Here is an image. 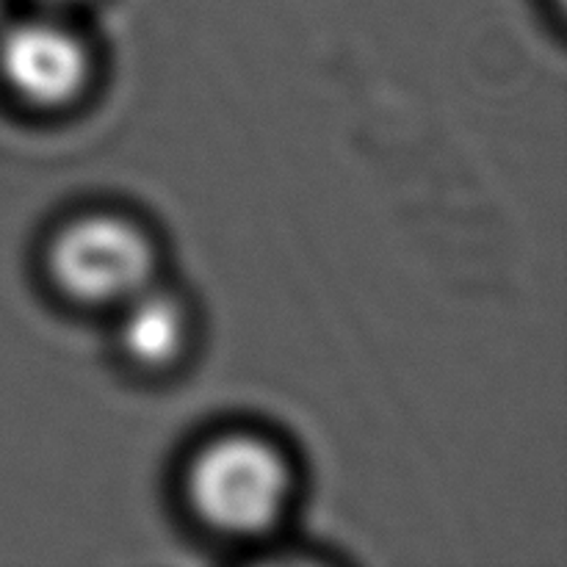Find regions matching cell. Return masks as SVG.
<instances>
[{
    "instance_id": "obj_1",
    "label": "cell",
    "mask_w": 567,
    "mask_h": 567,
    "mask_svg": "<svg viewBox=\"0 0 567 567\" xmlns=\"http://www.w3.org/2000/svg\"><path fill=\"white\" fill-rule=\"evenodd\" d=\"M291 468L269 441L225 435L210 441L188 471V498L210 529L258 537L282 518L291 498Z\"/></svg>"
},
{
    "instance_id": "obj_2",
    "label": "cell",
    "mask_w": 567,
    "mask_h": 567,
    "mask_svg": "<svg viewBox=\"0 0 567 567\" xmlns=\"http://www.w3.org/2000/svg\"><path fill=\"white\" fill-rule=\"evenodd\" d=\"M48 266L66 297L89 305H122L150 286L155 252L133 221L114 214H89L55 233Z\"/></svg>"
},
{
    "instance_id": "obj_3",
    "label": "cell",
    "mask_w": 567,
    "mask_h": 567,
    "mask_svg": "<svg viewBox=\"0 0 567 567\" xmlns=\"http://www.w3.org/2000/svg\"><path fill=\"white\" fill-rule=\"evenodd\" d=\"M92 55L70 28L50 20L20 22L0 39V75L28 105L61 109L86 89Z\"/></svg>"
},
{
    "instance_id": "obj_4",
    "label": "cell",
    "mask_w": 567,
    "mask_h": 567,
    "mask_svg": "<svg viewBox=\"0 0 567 567\" xmlns=\"http://www.w3.org/2000/svg\"><path fill=\"white\" fill-rule=\"evenodd\" d=\"M188 338V316L181 299L161 288L144 286L122 302L120 343L138 365L175 363Z\"/></svg>"
},
{
    "instance_id": "obj_5",
    "label": "cell",
    "mask_w": 567,
    "mask_h": 567,
    "mask_svg": "<svg viewBox=\"0 0 567 567\" xmlns=\"http://www.w3.org/2000/svg\"><path fill=\"white\" fill-rule=\"evenodd\" d=\"M42 3H53V6H64V3H78V0H42Z\"/></svg>"
}]
</instances>
